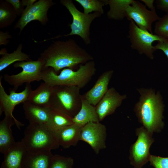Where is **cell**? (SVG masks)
I'll use <instances>...</instances> for the list:
<instances>
[{"mask_svg": "<svg viewBox=\"0 0 168 168\" xmlns=\"http://www.w3.org/2000/svg\"><path fill=\"white\" fill-rule=\"evenodd\" d=\"M44 68H51L57 73L65 68L72 70L80 64L93 60L92 56L72 39L54 42L41 54Z\"/></svg>", "mask_w": 168, "mask_h": 168, "instance_id": "6da1fadb", "label": "cell"}, {"mask_svg": "<svg viewBox=\"0 0 168 168\" xmlns=\"http://www.w3.org/2000/svg\"><path fill=\"white\" fill-rule=\"evenodd\" d=\"M138 91L140 96L134 111L139 122L152 134L160 132L164 126V105L160 93H156L152 89L140 88Z\"/></svg>", "mask_w": 168, "mask_h": 168, "instance_id": "7a4b0ae2", "label": "cell"}, {"mask_svg": "<svg viewBox=\"0 0 168 168\" xmlns=\"http://www.w3.org/2000/svg\"><path fill=\"white\" fill-rule=\"evenodd\" d=\"M96 71L95 63L92 60L80 65L76 71L66 68L62 69L59 74L51 68H45L42 72V80L52 86H72L81 89L89 82Z\"/></svg>", "mask_w": 168, "mask_h": 168, "instance_id": "3957f363", "label": "cell"}, {"mask_svg": "<svg viewBox=\"0 0 168 168\" xmlns=\"http://www.w3.org/2000/svg\"><path fill=\"white\" fill-rule=\"evenodd\" d=\"M21 141L29 151H51L60 146L54 131L45 124H29Z\"/></svg>", "mask_w": 168, "mask_h": 168, "instance_id": "277c9868", "label": "cell"}, {"mask_svg": "<svg viewBox=\"0 0 168 168\" xmlns=\"http://www.w3.org/2000/svg\"><path fill=\"white\" fill-rule=\"evenodd\" d=\"M79 88L72 86H53L51 107L59 110L73 118L79 111L82 95Z\"/></svg>", "mask_w": 168, "mask_h": 168, "instance_id": "5b68a950", "label": "cell"}, {"mask_svg": "<svg viewBox=\"0 0 168 168\" xmlns=\"http://www.w3.org/2000/svg\"><path fill=\"white\" fill-rule=\"evenodd\" d=\"M61 3L66 7L72 17V22L69 25L71 31L68 34L54 38L76 35L79 36L86 44H90V26L93 21L100 17L101 14L97 12L89 14L81 12L71 0H61Z\"/></svg>", "mask_w": 168, "mask_h": 168, "instance_id": "8992f818", "label": "cell"}, {"mask_svg": "<svg viewBox=\"0 0 168 168\" xmlns=\"http://www.w3.org/2000/svg\"><path fill=\"white\" fill-rule=\"evenodd\" d=\"M44 62L41 58L36 61L28 60L17 63L14 65L15 68L20 67L22 71L16 74L4 76V80L13 86L16 91L24 83L30 84L35 81L42 80V72L44 68Z\"/></svg>", "mask_w": 168, "mask_h": 168, "instance_id": "52a82bcc", "label": "cell"}, {"mask_svg": "<svg viewBox=\"0 0 168 168\" xmlns=\"http://www.w3.org/2000/svg\"><path fill=\"white\" fill-rule=\"evenodd\" d=\"M128 37L132 49L136 50L140 54H145L151 59L154 58L155 51L153 43L164 40L157 35L141 29L132 20L130 21Z\"/></svg>", "mask_w": 168, "mask_h": 168, "instance_id": "ba28073f", "label": "cell"}, {"mask_svg": "<svg viewBox=\"0 0 168 168\" xmlns=\"http://www.w3.org/2000/svg\"><path fill=\"white\" fill-rule=\"evenodd\" d=\"M136 134L138 138L130 147L129 159L134 168H142L149 161L150 148L154 140L152 134L143 126L137 128Z\"/></svg>", "mask_w": 168, "mask_h": 168, "instance_id": "9c48e42d", "label": "cell"}, {"mask_svg": "<svg viewBox=\"0 0 168 168\" xmlns=\"http://www.w3.org/2000/svg\"><path fill=\"white\" fill-rule=\"evenodd\" d=\"M126 17L129 21L133 20L141 29L148 31L151 33H153L152 23L160 18L156 11L147 9L146 6L140 1L135 0L126 8Z\"/></svg>", "mask_w": 168, "mask_h": 168, "instance_id": "30bf717a", "label": "cell"}, {"mask_svg": "<svg viewBox=\"0 0 168 168\" xmlns=\"http://www.w3.org/2000/svg\"><path fill=\"white\" fill-rule=\"evenodd\" d=\"M0 78V114L4 112L5 116L13 118L19 122L14 116L13 112L15 106L28 100L32 90L30 84H26L24 89L19 92H16L13 89L10 91L9 94L6 92L2 86Z\"/></svg>", "mask_w": 168, "mask_h": 168, "instance_id": "8fae6325", "label": "cell"}, {"mask_svg": "<svg viewBox=\"0 0 168 168\" xmlns=\"http://www.w3.org/2000/svg\"><path fill=\"white\" fill-rule=\"evenodd\" d=\"M105 126L99 122H89L81 128L80 140L88 143L96 154L105 148Z\"/></svg>", "mask_w": 168, "mask_h": 168, "instance_id": "7c38bea8", "label": "cell"}, {"mask_svg": "<svg viewBox=\"0 0 168 168\" xmlns=\"http://www.w3.org/2000/svg\"><path fill=\"white\" fill-rule=\"evenodd\" d=\"M126 97V95L120 94L114 87L109 89L95 106L100 122L114 113Z\"/></svg>", "mask_w": 168, "mask_h": 168, "instance_id": "4fadbf2b", "label": "cell"}, {"mask_svg": "<svg viewBox=\"0 0 168 168\" xmlns=\"http://www.w3.org/2000/svg\"><path fill=\"white\" fill-rule=\"evenodd\" d=\"M51 2V1L40 0L26 7L17 24L21 31L28 23L33 20H37L43 22L46 18L47 12Z\"/></svg>", "mask_w": 168, "mask_h": 168, "instance_id": "5bb4252c", "label": "cell"}, {"mask_svg": "<svg viewBox=\"0 0 168 168\" xmlns=\"http://www.w3.org/2000/svg\"><path fill=\"white\" fill-rule=\"evenodd\" d=\"M114 71H106L99 77L93 86L82 97L90 104L96 106L108 90V86Z\"/></svg>", "mask_w": 168, "mask_h": 168, "instance_id": "9a60e30c", "label": "cell"}, {"mask_svg": "<svg viewBox=\"0 0 168 168\" xmlns=\"http://www.w3.org/2000/svg\"><path fill=\"white\" fill-rule=\"evenodd\" d=\"M54 155L51 151H27L23 159L22 168H49Z\"/></svg>", "mask_w": 168, "mask_h": 168, "instance_id": "2e32d148", "label": "cell"}, {"mask_svg": "<svg viewBox=\"0 0 168 168\" xmlns=\"http://www.w3.org/2000/svg\"><path fill=\"white\" fill-rule=\"evenodd\" d=\"M14 124L19 128L24 125L12 118L6 116L0 122V152L3 154L16 142L11 129L12 126Z\"/></svg>", "mask_w": 168, "mask_h": 168, "instance_id": "e0dca14e", "label": "cell"}, {"mask_svg": "<svg viewBox=\"0 0 168 168\" xmlns=\"http://www.w3.org/2000/svg\"><path fill=\"white\" fill-rule=\"evenodd\" d=\"M25 117L29 124L47 125L51 107H41L27 100L23 103Z\"/></svg>", "mask_w": 168, "mask_h": 168, "instance_id": "ac0fdd59", "label": "cell"}, {"mask_svg": "<svg viewBox=\"0 0 168 168\" xmlns=\"http://www.w3.org/2000/svg\"><path fill=\"white\" fill-rule=\"evenodd\" d=\"M27 151L22 142H16L4 154L0 168H22V161Z\"/></svg>", "mask_w": 168, "mask_h": 168, "instance_id": "d6986e66", "label": "cell"}, {"mask_svg": "<svg viewBox=\"0 0 168 168\" xmlns=\"http://www.w3.org/2000/svg\"><path fill=\"white\" fill-rule=\"evenodd\" d=\"M81 128L73 124L54 131L59 146L64 148L76 146L80 140Z\"/></svg>", "mask_w": 168, "mask_h": 168, "instance_id": "ffe728a7", "label": "cell"}, {"mask_svg": "<svg viewBox=\"0 0 168 168\" xmlns=\"http://www.w3.org/2000/svg\"><path fill=\"white\" fill-rule=\"evenodd\" d=\"M72 119L73 124L81 127L90 122H100L95 106L90 104L82 96L81 108Z\"/></svg>", "mask_w": 168, "mask_h": 168, "instance_id": "44dd1931", "label": "cell"}, {"mask_svg": "<svg viewBox=\"0 0 168 168\" xmlns=\"http://www.w3.org/2000/svg\"><path fill=\"white\" fill-rule=\"evenodd\" d=\"M53 91V86L44 82L35 90H32L28 101L41 107H51V100Z\"/></svg>", "mask_w": 168, "mask_h": 168, "instance_id": "7402d4cb", "label": "cell"}, {"mask_svg": "<svg viewBox=\"0 0 168 168\" xmlns=\"http://www.w3.org/2000/svg\"><path fill=\"white\" fill-rule=\"evenodd\" d=\"M72 118L64 112L51 108L47 125L54 131L73 124Z\"/></svg>", "mask_w": 168, "mask_h": 168, "instance_id": "603a6c76", "label": "cell"}, {"mask_svg": "<svg viewBox=\"0 0 168 168\" xmlns=\"http://www.w3.org/2000/svg\"><path fill=\"white\" fill-rule=\"evenodd\" d=\"M134 0H106L107 5L110 9L107 15L110 19L121 20L126 17V10Z\"/></svg>", "mask_w": 168, "mask_h": 168, "instance_id": "cb8c5ba5", "label": "cell"}, {"mask_svg": "<svg viewBox=\"0 0 168 168\" xmlns=\"http://www.w3.org/2000/svg\"><path fill=\"white\" fill-rule=\"evenodd\" d=\"M22 46L19 45L16 50L10 54L4 53L0 59V72L16 61L29 60V56L21 51Z\"/></svg>", "mask_w": 168, "mask_h": 168, "instance_id": "d4e9b609", "label": "cell"}, {"mask_svg": "<svg viewBox=\"0 0 168 168\" xmlns=\"http://www.w3.org/2000/svg\"><path fill=\"white\" fill-rule=\"evenodd\" d=\"M79 4L83 9V12L86 14H89L94 12L100 13H104L103 7L107 5L106 0H75Z\"/></svg>", "mask_w": 168, "mask_h": 168, "instance_id": "484cf974", "label": "cell"}, {"mask_svg": "<svg viewBox=\"0 0 168 168\" xmlns=\"http://www.w3.org/2000/svg\"><path fill=\"white\" fill-rule=\"evenodd\" d=\"M154 32L155 34L168 40V13L156 23Z\"/></svg>", "mask_w": 168, "mask_h": 168, "instance_id": "4316f807", "label": "cell"}, {"mask_svg": "<svg viewBox=\"0 0 168 168\" xmlns=\"http://www.w3.org/2000/svg\"><path fill=\"white\" fill-rule=\"evenodd\" d=\"M74 165L73 159L59 155H54L49 168H72Z\"/></svg>", "mask_w": 168, "mask_h": 168, "instance_id": "83f0119b", "label": "cell"}, {"mask_svg": "<svg viewBox=\"0 0 168 168\" xmlns=\"http://www.w3.org/2000/svg\"><path fill=\"white\" fill-rule=\"evenodd\" d=\"M149 161L150 165L154 168H168V157L151 155Z\"/></svg>", "mask_w": 168, "mask_h": 168, "instance_id": "f1b7e54d", "label": "cell"}, {"mask_svg": "<svg viewBox=\"0 0 168 168\" xmlns=\"http://www.w3.org/2000/svg\"><path fill=\"white\" fill-rule=\"evenodd\" d=\"M155 50L159 49L162 50L168 58V40L164 39L162 41H158L154 46Z\"/></svg>", "mask_w": 168, "mask_h": 168, "instance_id": "f546056e", "label": "cell"}, {"mask_svg": "<svg viewBox=\"0 0 168 168\" xmlns=\"http://www.w3.org/2000/svg\"><path fill=\"white\" fill-rule=\"evenodd\" d=\"M156 3L158 9L168 13V0H157Z\"/></svg>", "mask_w": 168, "mask_h": 168, "instance_id": "4dcf8cb0", "label": "cell"}, {"mask_svg": "<svg viewBox=\"0 0 168 168\" xmlns=\"http://www.w3.org/2000/svg\"><path fill=\"white\" fill-rule=\"evenodd\" d=\"M10 13L5 9H0V21L1 22L6 20L9 16Z\"/></svg>", "mask_w": 168, "mask_h": 168, "instance_id": "1f68e13d", "label": "cell"}, {"mask_svg": "<svg viewBox=\"0 0 168 168\" xmlns=\"http://www.w3.org/2000/svg\"><path fill=\"white\" fill-rule=\"evenodd\" d=\"M145 4V6H147L152 11H156L155 7L153 5L154 0H141Z\"/></svg>", "mask_w": 168, "mask_h": 168, "instance_id": "d6a6232c", "label": "cell"}, {"mask_svg": "<svg viewBox=\"0 0 168 168\" xmlns=\"http://www.w3.org/2000/svg\"><path fill=\"white\" fill-rule=\"evenodd\" d=\"M7 1L11 3L16 10H17L20 7V2L18 0H8Z\"/></svg>", "mask_w": 168, "mask_h": 168, "instance_id": "836d02e7", "label": "cell"}, {"mask_svg": "<svg viewBox=\"0 0 168 168\" xmlns=\"http://www.w3.org/2000/svg\"><path fill=\"white\" fill-rule=\"evenodd\" d=\"M36 0H24L22 1V4L23 5L26 6L27 7L31 6L34 3Z\"/></svg>", "mask_w": 168, "mask_h": 168, "instance_id": "e575fe53", "label": "cell"}]
</instances>
